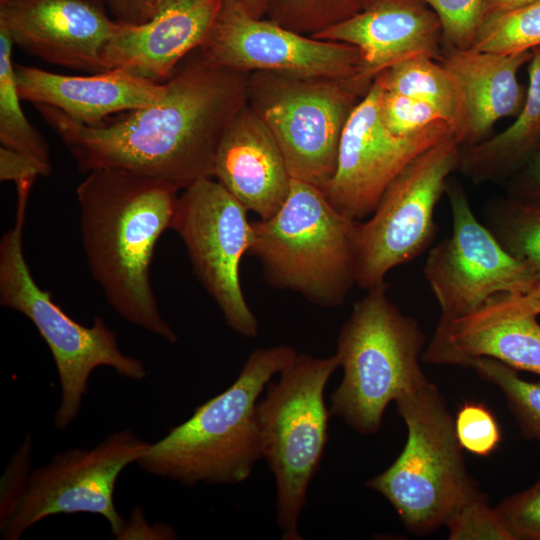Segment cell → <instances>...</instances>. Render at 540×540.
<instances>
[{"label":"cell","mask_w":540,"mask_h":540,"mask_svg":"<svg viewBox=\"0 0 540 540\" xmlns=\"http://www.w3.org/2000/svg\"><path fill=\"white\" fill-rule=\"evenodd\" d=\"M250 73L216 66L198 49L166 81L159 102L86 126L60 110L34 104L82 173L113 168L183 190L213 178L218 147L247 103Z\"/></svg>","instance_id":"cell-1"},{"label":"cell","mask_w":540,"mask_h":540,"mask_svg":"<svg viewBox=\"0 0 540 540\" xmlns=\"http://www.w3.org/2000/svg\"><path fill=\"white\" fill-rule=\"evenodd\" d=\"M178 189L125 170L91 171L78 185L83 248L92 278L126 321L174 343L150 270L160 236L171 228Z\"/></svg>","instance_id":"cell-2"},{"label":"cell","mask_w":540,"mask_h":540,"mask_svg":"<svg viewBox=\"0 0 540 540\" xmlns=\"http://www.w3.org/2000/svg\"><path fill=\"white\" fill-rule=\"evenodd\" d=\"M297 354L288 345L254 350L231 386L151 444L138 460L139 467L184 486L245 481L261 458L258 398Z\"/></svg>","instance_id":"cell-3"},{"label":"cell","mask_w":540,"mask_h":540,"mask_svg":"<svg viewBox=\"0 0 540 540\" xmlns=\"http://www.w3.org/2000/svg\"><path fill=\"white\" fill-rule=\"evenodd\" d=\"M394 402L407 428L406 443L366 486L389 501L410 532L425 535L445 526L479 488L437 386L426 377Z\"/></svg>","instance_id":"cell-4"},{"label":"cell","mask_w":540,"mask_h":540,"mask_svg":"<svg viewBox=\"0 0 540 540\" xmlns=\"http://www.w3.org/2000/svg\"><path fill=\"white\" fill-rule=\"evenodd\" d=\"M386 289L387 284L368 290L337 338L343 378L331 394L329 411L363 435L377 433L388 404L426 378L419 364L426 337Z\"/></svg>","instance_id":"cell-5"},{"label":"cell","mask_w":540,"mask_h":540,"mask_svg":"<svg viewBox=\"0 0 540 540\" xmlns=\"http://www.w3.org/2000/svg\"><path fill=\"white\" fill-rule=\"evenodd\" d=\"M355 223L319 187L292 179L279 210L252 222L248 254L259 260L271 286L295 291L322 308L338 307L356 285Z\"/></svg>","instance_id":"cell-6"},{"label":"cell","mask_w":540,"mask_h":540,"mask_svg":"<svg viewBox=\"0 0 540 540\" xmlns=\"http://www.w3.org/2000/svg\"><path fill=\"white\" fill-rule=\"evenodd\" d=\"M31 188L17 187L15 224L0 242V303L26 316L49 347L60 383L54 425L65 429L77 418L89 377L97 367H110L131 380L144 379L147 370L141 360L120 350L116 334L102 318L95 317L88 327L79 324L35 282L22 238Z\"/></svg>","instance_id":"cell-7"},{"label":"cell","mask_w":540,"mask_h":540,"mask_svg":"<svg viewBox=\"0 0 540 540\" xmlns=\"http://www.w3.org/2000/svg\"><path fill=\"white\" fill-rule=\"evenodd\" d=\"M338 368L336 354H297L256 405L260 454L275 479L276 522L284 540L302 539L299 517L328 441L324 391Z\"/></svg>","instance_id":"cell-8"},{"label":"cell","mask_w":540,"mask_h":540,"mask_svg":"<svg viewBox=\"0 0 540 540\" xmlns=\"http://www.w3.org/2000/svg\"><path fill=\"white\" fill-rule=\"evenodd\" d=\"M373 83L348 78L249 75L247 103L277 141L293 179L321 188L332 177L344 127Z\"/></svg>","instance_id":"cell-9"},{"label":"cell","mask_w":540,"mask_h":540,"mask_svg":"<svg viewBox=\"0 0 540 540\" xmlns=\"http://www.w3.org/2000/svg\"><path fill=\"white\" fill-rule=\"evenodd\" d=\"M461 143L452 132L414 158L390 183L375 210L352 235L355 282L368 291L395 267L412 261L434 240L435 208L449 175L458 170Z\"/></svg>","instance_id":"cell-10"},{"label":"cell","mask_w":540,"mask_h":540,"mask_svg":"<svg viewBox=\"0 0 540 540\" xmlns=\"http://www.w3.org/2000/svg\"><path fill=\"white\" fill-rule=\"evenodd\" d=\"M131 430L115 431L91 449L72 448L30 472L11 512L0 520L5 540H17L34 524L56 514L103 516L118 538L125 522L113 496L121 472L150 447Z\"/></svg>","instance_id":"cell-11"},{"label":"cell","mask_w":540,"mask_h":540,"mask_svg":"<svg viewBox=\"0 0 540 540\" xmlns=\"http://www.w3.org/2000/svg\"><path fill=\"white\" fill-rule=\"evenodd\" d=\"M248 210L216 179L205 178L178 196L171 228L187 250L193 272L230 329L253 338L258 321L244 297L240 262L253 237Z\"/></svg>","instance_id":"cell-12"},{"label":"cell","mask_w":540,"mask_h":540,"mask_svg":"<svg viewBox=\"0 0 540 540\" xmlns=\"http://www.w3.org/2000/svg\"><path fill=\"white\" fill-rule=\"evenodd\" d=\"M445 192L452 233L430 249L423 268L441 318L464 317L497 294L526 292L540 276L477 219L459 182L448 179Z\"/></svg>","instance_id":"cell-13"},{"label":"cell","mask_w":540,"mask_h":540,"mask_svg":"<svg viewBox=\"0 0 540 540\" xmlns=\"http://www.w3.org/2000/svg\"><path fill=\"white\" fill-rule=\"evenodd\" d=\"M198 51L211 64L246 73L348 79L363 71L356 47L302 35L264 17L255 18L244 0H222Z\"/></svg>","instance_id":"cell-14"},{"label":"cell","mask_w":540,"mask_h":540,"mask_svg":"<svg viewBox=\"0 0 540 540\" xmlns=\"http://www.w3.org/2000/svg\"><path fill=\"white\" fill-rule=\"evenodd\" d=\"M381 87L374 81L351 113L341 136L335 171L320 189L348 218L370 216L396 176L419 154L451 134L445 121L419 133L397 136L379 113Z\"/></svg>","instance_id":"cell-15"},{"label":"cell","mask_w":540,"mask_h":540,"mask_svg":"<svg viewBox=\"0 0 540 540\" xmlns=\"http://www.w3.org/2000/svg\"><path fill=\"white\" fill-rule=\"evenodd\" d=\"M0 27L31 56L97 74L108 71L104 51L119 22L100 0H0Z\"/></svg>","instance_id":"cell-16"},{"label":"cell","mask_w":540,"mask_h":540,"mask_svg":"<svg viewBox=\"0 0 540 540\" xmlns=\"http://www.w3.org/2000/svg\"><path fill=\"white\" fill-rule=\"evenodd\" d=\"M476 358H491L517 371L540 375L537 316L513 309L497 294L464 317H440L421 360L465 367Z\"/></svg>","instance_id":"cell-17"},{"label":"cell","mask_w":540,"mask_h":540,"mask_svg":"<svg viewBox=\"0 0 540 540\" xmlns=\"http://www.w3.org/2000/svg\"><path fill=\"white\" fill-rule=\"evenodd\" d=\"M313 37L356 47L363 61L360 77L370 83L397 63L419 56L439 62L443 52L439 18L422 0H371Z\"/></svg>","instance_id":"cell-18"},{"label":"cell","mask_w":540,"mask_h":540,"mask_svg":"<svg viewBox=\"0 0 540 540\" xmlns=\"http://www.w3.org/2000/svg\"><path fill=\"white\" fill-rule=\"evenodd\" d=\"M222 0H175L143 24L119 22L104 51L107 70L166 82L207 38Z\"/></svg>","instance_id":"cell-19"},{"label":"cell","mask_w":540,"mask_h":540,"mask_svg":"<svg viewBox=\"0 0 540 540\" xmlns=\"http://www.w3.org/2000/svg\"><path fill=\"white\" fill-rule=\"evenodd\" d=\"M21 100L54 107L86 126H99L114 114L155 104L167 92L156 83L119 69L73 76L15 64Z\"/></svg>","instance_id":"cell-20"},{"label":"cell","mask_w":540,"mask_h":540,"mask_svg":"<svg viewBox=\"0 0 540 540\" xmlns=\"http://www.w3.org/2000/svg\"><path fill=\"white\" fill-rule=\"evenodd\" d=\"M213 178L260 219L274 215L292 183L273 134L246 103L227 127L216 154Z\"/></svg>","instance_id":"cell-21"},{"label":"cell","mask_w":540,"mask_h":540,"mask_svg":"<svg viewBox=\"0 0 540 540\" xmlns=\"http://www.w3.org/2000/svg\"><path fill=\"white\" fill-rule=\"evenodd\" d=\"M531 58L532 50L502 55L473 48H443L439 62L456 88L460 119L454 134L462 146L487 139L497 121L519 114L527 90L517 74Z\"/></svg>","instance_id":"cell-22"},{"label":"cell","mask_w":540,"mask_h":540,"mask_svg":"<svg viewBox=\"0 0 540 540\" xmlns=\"http://www.w3.org/2000/svg\"><path fill=\"white\" fill-rule=\"evenodd\" d=\"M526 99L502 132L460 151L458 170L475 183H503L528 159L540 139V47L532 50Z\"/></svg>","instance_id":"cell-23"},{"label":"cell","mask_w":540,"mask_h":540,"mask_svg":"<svg viewBox=\"0 0 540 540\" xmlns=\"http://www.w3.org/2000/svg\"><path fill=\"white\" fill-rule=\"evenodd\" d=\"M386 91L425 102L435 108L456 131L460 110L454 82L447 70L436 60L419 56L383 70L374 79Z\"/></svg>","instance_id":"cell-24"},{"label":"cell","mask_w":540,"mask_h":540,"mask_svg":"<svg viewBox=\"0 0 540 540\" xmlns=\"http://www.w3.org/2000/svg\"><path fill=\"white\" fill-rule=\"evenodd\" d=\"M13 42L0 27V142L1 146L25 153L51 168L49 147L28 119L20 102L12 60Z\"/></svg>","instance_id":"cell-25"},{"label":"cell","mask_w":540,"mask_h":540,"mask_svg":"<svg viewBox=\"0 0 540 540\" xmlns=\"http://www.w3.org/2000/svg\"><path fill=\"white\" fill-rule=\"evenodd\" d=\"M484 224L505 250L540 276V206L496 198L484 208Z\"/></svg>","instance_id":"cell-26"},{"label":"cell","mask_w":540,"mask_h":540,"mask_svg":"<svg viewBox=\"0 0 540 540\" xmlns=\"http://www.w3.org/2000/svg\"><path fill=\"white\" fill-rule=\"evenodd\" d=\"M465 367L501 391L521 434L540 445V382L526 381L517 370L491 358L473 359Z\"/></svg>","instance_id":"cell-27"},{"label":"cell","mask_w":540,"mask_h":540,"mask_svg":"<svg viewBox=\"0 0 540 540\" xmlns=\"http://www.w3.org/2000/svg\"><path fill=\"white\" fill-rule=\"evenodd\" d=\"M540 47V0L484 20L473 49L510 55Z\"/></svg>","instance_id":"cell-28"},{"label":"cell","mask_w":540,"mask_h":540,"mask_svg":"<svg viewBox=\"0 0 540 540\" xmlns=\"http://www.w3.org/2000/svg\"><path fill=\"white\" fill-rule=\"evenodd\" d=\"M371 0H266L267 19L315 36L363 10Z\"/></svg>","instance_id":"cell-29"},{"label":"cell","mask_w":540,"mask_h":540,"mask_svg":"<svg viewBox=\"0 0 540 540\" xmlns=\"http://www.w3.org/2000/svg\"><path fill=\"white\" fill-rule=\"evenodd\" d=\"M445 526L450 540H514L497 508L480 490L459 507Z\"/></svg>","instance_id":"cell-30"},{"label":"cell","mask_w":540,"mask_h":540,"mask_svg":"<svg viewBox=\"0 0 540 540\" xmlns=\"http://www.w3.org/2000/svg\"><path fill=\"white\" fill-rule=\"evenodd\" d=\"M438 16L445 49H470L484 21L486 0H422Z\"/></svg>","instance_id":"cell-31"},{"label":"cell","mask_w":540,"mask_h":540,"mask_svg":"<svg viewBox=\"0 0 540 540\" xmlns=\"http://www.w3.org/2000/svg\"><path fill=\"white\" fill-rule=\"evenodd\" d=\"M454 425L462 449L476 456H489L501 442L499 423L483 403L464 402L454 417Z\"/></svg>","instance_id":"cell-32"},{"label":"cell","mask_w":540,"mask_h":540,"mask_svg":"<svg viewBox=\"0 0 540 540\" xmlns=\"http://www.w3.org/2000/svg\"><path fill=\"white\" fill-rule=\"evenodd\" d=\"M379 113L384 126L397 136H410L438 121H445L431 105L382 88Z\"/></svg>","instance_id":"cell-33"},{"label":"cell","mask_w":540,"mask_h":540,"mask_svg":"<svg viewBox=\"0 0 540 540\" xmlns=\"http://www.w3.org/2000/svg\"><path fill=\"white\" fill-rule=\"evenodd\" d=\"M496 508L514 540H540V478Z\"/></svg>","instance_id":"cell-34"},{"label":"cell","mask_w":540,"mask_h":540,"mask_svg":"<svg viewBox=\"0 0 540 540\" xmlns=\"http://www.w3.org/2000/svg\"><path fill=\"white\" fill-rule=\"evenodd\" d=\"M32 450V439L27 435L11 460L1 482L0 520L13 509L28 476Z\"/></svg>","instance_id":"cell-35"},{"label":"cell","mask_w":540,"mask_h":540,"mask_svg":"<svg viewBox=\"0 0 540 540\" xmlns=\"http://www.w3.org/2000/svg\"><path fill=\"white\" fill-rule=\"evenodd\" d=\"M502 184L506 196L540 206V139L524 164Z\"/></svg>","instance_id":"cell-36"},{"label":"cell","mask_w":540,"mask_h":540,"mask_svg":"<svg viewBox=\"0 0 540 540\" xmlns=\"http://www.w3.org/2000/svg\"><path fill=\"white\" fill-rule=\"evenodd\" d=\"M51 168L35 158L6 147L0 148V180L13 181L15 185L34 181L38 176H47Z\"/></svg>","instance_id":"cell-37"},{"label":"cell","mask_w":540,"mask_h":540,"mask_svg":"<svg viewBox=\"0 0 540 540\" xmlns=\"http://www.w3.org/2000/svg\"><path fill=\"white\" fill-rule=\"evenodd\" d=\"M115 20L126 24H143L156 17L175 0H100Z\"/></svg>","instance_id":"cell-38"},{"label":"cell","mask_w":540,"mask_h":540,"mask_svg":"<svg viewBox=\"0 0 540 540\" xmlns=\"http://www.w3.org/2000/svg\"><path fill=\"white\" fill-rule=\"evenodd\" d=\"M504 301L513 309L538 316L540 314V278L524 293H502Z\"/></svg>","instance_id":"cell-39"},{"label":"cell","mask_w":540,"mask_h":540,"mask_svg":"<svg viewBox=\"0 0 540 540\" xmlns=\"http://www.w3.org/2000/svg\"><path fill=\"white\" fill-rule=\"evenodd\" d=\"M534 1L536 0H486L484 20L491 16L520 8Z\"/></svg>","instance_id":"cell-40"},{"label":"cell","mask_w":540,"mask_h":540,"mask_svg":"<svg viewBox=\"0 0 540 540\" xmlns=\"http://www.w3.org/2000/svg\"><path fill=\"white\" fill-rule=\"evenodd\" d=\"M247 11L255 18H263L266 11V0H244Z\"/></svg>","instance_id":"cell-41"}]
</instances>
